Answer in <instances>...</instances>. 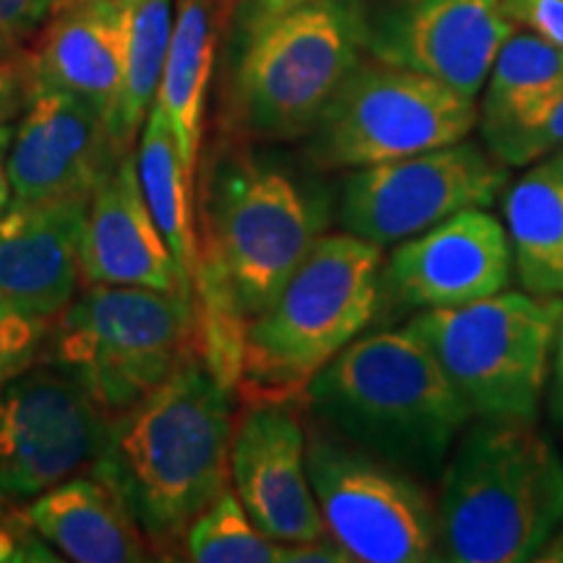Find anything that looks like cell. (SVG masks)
Returning <instances> with one entry per match:
<instances>
[{
  "mask_svg": "<svg viewBox=\"0 0 563 563\" xmlns=\"http://www.w3.org/2000/svg\"><path fill=\"white\" fill-rule=\"evenodd\" d=\"M332 201L290 162L228 136L196 183L199 357L230 391L241 382L245 327L277 298L327 235Z\"/></svg>",
  "mask_w": 563,
  "mask_h": 563,
  "instance_id": "1",
  "label": "cell"
},
{
  "mask_svg": "<svg viewBox=\"0 0 563 563\" xmlns=\"http://www.w3.org/2000/svg\"><path fill=\"white\" fill-rule=\"evenodd\" d=\"M230 394L196 357L110 418L91 473L118 490L157 559L183 553L188 525L230 485Z\"/></svg>",
  "mask_w": 563,
  "mask_h": 563,
  "instance_id": "2",
  "label": "cell"
},
{
  "mask_svg": "<svg viewBox=\"0 0 563 563\" xmlns=\"http://www.w3.org/2000/svg\"><path fill=\"white\" fill-rule=\"evenodd\" d=\"M306 412L378 460L435 481L473 412L407 329L355 336L302 391Z\"/></svg>",
  "mask_w": 563,
  "mask_h": 563,
  "instance_id": "3",
  "label": "cell"
},
{
  "mask_svg": "<svg viewBox=\"0 0 563 563\" xmlns=\"http://www.w3.org/2000/svg\"><path fill=\"white\" fill-rule=\"evenodd\" d=\"M441 561H534L563 525V460L532 422L481 420L441 473Z\"/></svg>",
  "mask_w": 563,
  "mask_h": 563,
  "instance_id": "4",
  "label": "cell"
},
{
  "mask_svg": "<svg viewBox=\"0 0 563 563\" xmlns=\"http://www.w3.org/2000/svg\"><path fill=\"white\" fill-rule=\"evenodd\" d=\"M241 32L228 123L251 144L306 139L365 58L363 0H292Z\"/></svg>",
  "mask_w": 563,
  "mask_h": 563,
  "instance_id": "5",
  "label": "cell"
},
{
  "mask_svg": "<svg viewBox=\"0 0 563 563\" xmlns=\"http://www.w3.org/2000/svg\"><path fill=\"white\" fill-rule=\"evenodd\" d=\"M382 266L378 245L327 232L245 327L241 399H302L316 373L371 323L382 302Z\"/></svg>",
  "mask_w": 563,
  "mask_h": 563,
  "instance_id": "6",
  "label": "cell"
},
{
  "mask_svg": "<svg viewBox=\"0 0 563 563\" xmlns=\"http://www.w3.org/2000/svg\"><path fill=\"white\" fill-rule=\"evenodd\" d=\"M196 357L194 295L121 285L79 290L47 329L40 352L42 363L66 373L110 418Z\"/></svg>",
  "mask_w": 563,
  "mask_h": 563,
  "instance_id": "7",
  "label": "cell"
},
{
  "mask_svg": "<svg viewBox=\"0 0 563 563\" xmlns=\"http://www.w3.org/2000/svg\"><path fill=\"white\" fill-rule=\"evenodd\" d=\"M563 298L501 290L405 323L481 420L534 422L551 373Z\"/></svg>",
  "mask_w": 563,
  "mask_h": 563,
  "instance_id": "8",
  "label": "cell"
},
{
  "mask_svg": "<svg viewBox=\"0 0 563 563\" xmlns=\"http://www.w3.org/2000/svg\"><path fill=\"white\" fill-rule=\"evenodd\" d=\"M475 129L477 100L365 55L306 136V154L323 173L355 170L441 150Z\"/></svg>",
  "mask_w": 563,
  "mask_h": 563,
  "instance_id": "9",
  "label": "cell"
},
{
  "mask_svg": "<svg viewBox=\"0 0 563 563\" xmlns=\"http://www.w3.org/2000/svg\"><path fill=\"white\" fill-rule=\"evenodd\" d=\"M306 462L327 532L352 561H441L439 509L420 477L378 460L313 415Z\"/></svg>",
  "mask_w": 563,
  "mask_h": 563,
  "instance_id": "10",
  "label": "cell"
},
{
  "mask_svg": "<svg viewBox=\"0 0 563 563\" xmlns=\"http://www.w3.org/2000/svg\"><path fill=\"white\" fill-rule=\"evenodd\" d=\"M509 167L462 139L441 150L347 170L340 194V224L378 249L431 230L464 209H488L506 186Z\"/></svg>",
  "mask_w": 563,
  "mask_h": 563,
  "instance_id": "11",
  "label": "cell"
},
{
  "mask_svg": "<svg viewBox=\"0 0 563 563\" xmlns=\"http://www.w3.org/2000/svg\"><path fill=\"white\" fill-rule=\"evenodd\" d=\"M110 415L66 373L37 361L0 389V511L89 473Z\"/></svg>",
  "mask_w": 563,
  "mask_h": 563,
  "instance_id": "12",
  "label": "cell"
},
{
  "mask_svg": "<svg viewBox=\"0 0 563 563\" xmlns=\"http://www.w3.org/2000/svg\"><path fill=\"white\" fill-rule=\"evenodd\" d=\"M365 55L477 100L514 24L501 0H363Z\"/></svg>",
  "mask_w": 563,
  "mask_h": 563,
  "instance_id": "13",
  "label": "cell"
},
{
  "mask_svg": "<svg viewBox=\"0 0 563 563\" xmlns=\"http://www.w3.org/2000/svg\"><path fill=\"white\" fill-rule=\"evenodd\" d=\"M230 481L266 538L308 543L329 534L308 475L302 399H243L232 428Z\"/></svg>",
  "mask_w": 563,
  "mask_h": 563,
  "instance_id": "14",
  "label": "cell"
},
{
  "mask_svg": "<svg viewBox=\"0 0 563 563\" xmlns=\"http://www.w3.org/2000/svg\"><path fill=\"white\" fill-rule=\"evenodd\" d=\"M514 274L506 228L488 209H464L410 241L382 266V298L410 308H454L490 298Z\"/></svg>",
  "mask_w": 563,
  "mask_h": 563,
  "instance_id": "15",
  "label": "cell"
},
{
  "mask_svg": "<svg viewBox=\"0 0 563 563\" xmlns=\"http://www.w3.org/2000/svg\"><path fill=\"white\" fill-rule=\"evenodd\" d=\"M108 115L81 97L34 84L32 100L13 129L9 180L13 203H45L89 196L118 157Z\"/></svg>",
  "mask_w": 563,
  "mask_h": 563,
  "instance_id": "16",
  "label": "cell"
},
{
  "mask_svg": "<svg viewBox=\"0 0 563 563\" xmlns=\"http://www.w3.org/2000/svg\"><path fill=\"white\" fill-rule=\"evenodd\" d=\"M89 196L13 203L0 222V302L53 327L81 290Z\"/></svg>",
  "mask_w": 563,
  "mask_h": 563,
  "instance_id": "17",
  "label": "cell"
},
{
  "mask_svg": "<svg viewBox=\"0 0 563 563\" xmlns=\"http://www.w3.org/2000/svg\"><path fill=\"white\" fill-rule=\"evenodd\" d=\"M81 272L84 285L194 295L141 194L136 146L118 154L91 188Z\"/></svg>",
  "mask_w": 563,
  "mask_h": 563,
  "instance_id": "18",
  "label": "cell"
},
{
  "mask_svg": "<svg viewBox=\"0 0 563 563\" xmlns=\"http://www.w3.org/2000/svg\"><path fill=\"white\" fill-rule=\"evenodd\" d=\"M131 11L118 0H70L51 13L32 53L34 79L112 115L121 97Z\"/></svg>",
  "mask_w": 563,
  "mask_h": 563,
  "instance_id": "19",
  "label": "cell"
},
{
  "mask_svg": "<svg viewBox=\"0 0 563 563\" xmlns=\"http://www.w3.org/2000/svg\"><path fill=\"white\" fill-rule=\"evenodd\" d=\"M21 517L60 559L76 563H139L154 559L144 532L112 485L79 473L21 506Z\"/></svg>",
  "mask_w": 563,
  "mask_h": 563,
  "instance_id": "20",
  "label": "cell"
},
{
  "mask_svg": "<svg viewBox=\"0 0 563 563\" xmlns=\"http://www.w3.org/2000/svg\"><path fill=\"white\" fill-rule=\"evenodd\" d=\"M217 37L220 19L214 0H178L157 102L173 131L183 170L194 186L199 183L203 110L217 58Z\"/></svg>",
  "mask_w": 563,
  "mask_h": 563,
  "instance_id": "21",
  "label": "cell"
},
{
  "mask_svg": "<svg viewBox=\"0 0 563 563\" xmlns=\"http://www.w3.org/2000/svg\"><path fill=\"white\" fill-rule=\"evenodd\" d=\"M504 217L522 290L563 298V150L532 162L514 183Z\"/></svg>",
  "mask_w": 563,
  "mask_h": 563,
  "instance_id": "22",
  "label": "cell"
},
{
  "mask_svg": "<svg viewBox=\"0 0 563 563\" xmlns=\"http://www.w3.org/2000/svg\"><path fill=\"white\" fill-rule=\"evenodd\" d=\"M563 91V51L530 32L514 30L493 60L477 102L485 141L532 123Z\"/></svg>",
  "mask_w": 563,
  "mask_h": 563,
  "instance_id": "23",
  "label": "cell"
},
{
  "mask_svg": "<svg viewBox=\"0 0 563 563\" xmlns=\"http://www.w3.org/2000/svg\"><path fill=\"white\" fill-rule=\"evenodd\" d=\"M136 170L141 194L154 222L170 245L183 277L194 287L199 269V232H196V186L188 180L175 150V139L165 112L154 100L141 125L136 144Z\"/></svg>",
  "mask_w": 563,
  "mask_h": 563,
  "instance_id": "24",
  "label": "cell"
},
{
  "mask_svg": "<svg viewBox=\"0 0 563 563\" xmlns=\"http://www.w3.org/2000/svg\"><path fill=\"white\" fill-rule=\"evenodd\" d=\"M173 21L175 0H139L133 5L123 87L110 115V136L118 152H129L136 146L141 125L157 100L173 37Z\"/></svg>",
  "mask_w": 563,
  "mask_h": 563,
  "instance_id": "25",
  "label": "cell"
},
{
  "mask_svg": "<svg viewBox=\"0 0 563 563\" xmlns=\"http://www.w3.org/2000/svg\"><path fill=\"white\" fill-rule=\"evenodd\" d=\"M183 559L194 563H279L285 561V543L266 538L253 525L238 493L228 485L188 525Z\"/></svg>",
  "mask_w": 563,
  "mask_h": 563,
  "instance_id": "26",
  "label": "cell"
},
{
  "mask_svg": "<svg viewBox=\"0 0 563 563\" xmlns=\"http://www.w3.org/2000/svg\"><path fill=\"white\" fill-rule=\"evenodd\" d=\"M488 150L506 167H530L532 162L563 150V91L532 123L504 136L485 141Z\"/></svg>",
  "mask_w": 563,
  "mask_h": 563,
  "instance_id": "27",
  "label": "cell"
},
{
  "mask_svg": "<svg viewBox=\"0 0 563 563\" xmlns=\"http://www.w3.org/2000/svg\"><path fill=\"white\" fill-rule=\"evenodd\" d=\"M47 329L51 327L0 302V389L40 361Z\"/></svg>",
  "mask_w": 563,
  "mask_h": 563,
  "instance_id": "28",
  "label": "cell"
},
{
  "mask_svg": "<svg viewBox=\"0 0 563 563\" xmlns=\"http://www.w3.org/2000/svg\"><path fill=\"white\" fill-rule=\"evenodd\" d=\"M34 84L32 53H26L24 45L0 42V129L19 123L32 100Z\"/></svg>",
  "mask_w": 563,
  "mask_h": 563,
  "instance_id": "29",
  "label": "cell"
},
{
  "mask_svg": "<svg viewBox=\"0 0 563 563\" xmlns=\"http://www.w3.org/2000/svg\"><path fill=\"white\" fill-rule=\"evenodd\" d=\"M514 30L530 32L563 51V0H501Z\"/></svg>",
  "mask_w": 563,
  "mask_h": 563,
  "instance_id": "30",
  "label": "cell"
},
{
  "mask_svg": "<svg viewBox=\"0 0 563 563\" xmlns=\"http://www.w3.org/2000/svg\"><path fill=\"white\" fill-rule=\"evenodd\" d=\"M60 555L32 530L21 511H0V563H30L58 561Z\"/></svg>",
  "mask_w": 563,
  "mask_h": 563,
  "instance_id": "31",
  "label": "cell"
},
{
  "mask_svg": "<svg viewBox=\"0 0 563 563\" xmlns=\"http://www.w3.org/2000/svg\"><path fill=\"white\" fill-rule=\"evenodd\" d=\"M53 13V0H0V42L26 45Z\"/></svg>",
  "mask_w": 563,
  "mask_h": 563,
  "instance_id": "32",
  "label": "cell"
},
{
  "mask_svg": "<svg viewBox=\"0 0 563 563\" xmlns=\"http://www.w3.org/2000/svg\"><path fill=\"white\" fill-rule=\"evenodd\" d=\"M285 561L290 563H350L347 551L336 543L332 534L308 543H285Z\"/></svg>",
  "mask_w": 563,
  "mask_h": 563,
  "instance_id": "33",
  "label": "cell"
},
{
  "mask_svg": "<svg viewBox=\"0 0 563 563\" xmlns=\"http://www.w3.org/2000/svg\"><path fill=\"white\" fill-rule=\"evenodd\" d=\"M551 415L553 420L563 422V319L555 336L553 361H551Z\"/></svg>",
  "mask_w": 563,
  "mask_h": 563,
  "instance_id": "34",
  "label": "cell"
},
{
  "mask_svg": "<svg viewBox=\"0 0 563 563\" xmlns=\"http://www.w3.org/2000/svg\"><path fill=\"white\" fill-rule=\"evenodd\" d=\"M13 129H16V125L0 129V222H3L5 211H9L11 199H13L11 180H9V150H11Z\"/></svg>",
  "mask_w": 563,
  "mask_h": 563,
  "instance_id": "35",
  "label": "cell"
},
{
  "mask_svg": "<svg viewBox=\"0 0 563 563\" xmlns=\"http://www.w3.org/2000/svg\"><path fill=\"white\" fill-rule=\"evenodd\" d=\"M287 3H292V0H243L241 21L253 19V16H262V13H269V11H277Z\"/></svg>",
  "mask_w": 563,
  "mask_h": 563,
  "instance_id": "36",
  "label": "cell"
},
{
  "mask_svg": "<svg viewBox=\"0 0 563 563\" xmlns=\"http://www.w3.org/2000/svg\"><path fill=\"white\" fill-rule=\"evenodd\" d=\"M66 3H70V0H53V11L60 9V5H66Z\"/></svg>",
  "mask_w": 563,
  "mask_h": 563,
  "instance_id": "37",
  "label": "cell"
},
{
  "mask_svg": "<svg viewBox=\"0 0 563 563\" xmlns=\"http://www.w3.org/2000/svg\"><path fill=\"white\" fill-rule=\"evenodd\" d=\"M118 3H123V5H129V9H133V5H136L139 0H118Z\"/></svg>",
  "mask_w": 563,
  "mask_h": 563,
  "instance_id": "38",
  "label": "cell"
}]
</instances>
